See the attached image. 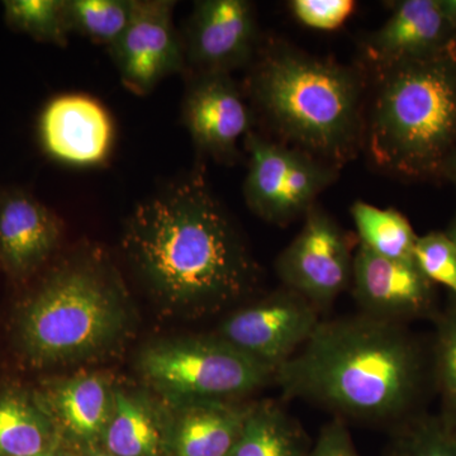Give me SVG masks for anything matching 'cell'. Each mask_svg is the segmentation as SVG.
<instances>
[{
  "instance_id": "obj_1",
  "label": "cell",
  "mask_w": 456,
  "mask_h": 456,
  "mask_svg": "<svg viewBox=\"0 0 456 456\" xmlns=\"http://www.w3.org/2000/svg\"><path fill=\"white\" fill-rule=\"evenodd\" d=\"M203 163L165 183L123 224L128 265L156 305L182 317L217 314L250 296L261 270Z\"/></svg>"
},
{
  "instance_id": "obj_2",
  "label": "cell",
  "mask_w": 456,
  "mask_h": 456,
  "mask_svg": "<svg viewBox=\"0 0 456 456\" xmlns=\"http://www.w3.org/2000/svg\"><path fill=\"white\" fill-rule=\"evenodd\" d=\"M419 380V350L401 325L362 314L321 320L274 373L285 398L311 402L344 421L371 424L406 415Z\"/></svg>"
},
{
  "instance_id": "obj_3",
  "label": "cell",
  "mask_w": 456,
  "mask_h": 456,
  "mask_svg": "<svg viewBox=\"0 0 456 456\" xmlns=\"http://www.w3.org/2000/svg\"><path fill=\"white\" fill-rule=\"evenodd\" d=\"M134 303L103 248L77 246L51 265L18 305L17 351L33 368L106 356L134 329Z\"/></svg>"
},
{
  "instance_id": "obj_4",
  "label": "cell",
  "mask_w": 456,
  "mask_h": 456,
  "mask_svg": "<svg viewBox=\"0 0 456 456\" xmlns=\"http://www.w3.org/2000/svg\"><path fill=\"white\" fill-rule=\"evenodd\" d=\"M248 92L275 141L338 170L362 149L365 77L284 44L257 49Z\"/></svg>"
},
{
  "instance_id": "obj_5",
  "label": "cell",
  "mask_w": 456,
  "mask_h": 456,
  "mask_svg": "<svg viewBox=\"0 0 456 456\" xmlns=\"http://www.w3.org/2000/svg\"><path fill=\"white\" fill-rule=\"evenodd\" d=\"M373 68L362 140L371 164L395 178L444 175L456 151V45Z\"/></svg>"
},
{
  "instance_id": "obj_6",
  "label": "cell",
  "mask_w": 456,
  "mask_h": 456,
  "mask_svg": "<svg viewBox=\"0 0 456 456\" xmlns=\"http://www.w3.org/2000/svg\"><path fill=\"white\" fill-rule=\"evenodd\" d=\"M137 368L170 404L230 401L274 382L275 373L218 335L151 342L141 350Z\"/></svg>"
},
{
  "instance_id": "obj_7",
  "label": "cell",
  "mask_w": 456,
  "mask_h": 456,
  "mask_svg": "<svg viewBox=\"0 0 456 456\" xmlns=\"http://www.w3.org/2000/svg\"><path fill=\"white\" fill-rule=\"evenodd\" d=\"M245 147V202L270 224L283 226L307 215L316 198L338 178L334 167L256 132H248Z\"/></svg>"
},
{
  "instance_id": "obj_8",
  "label": "cell",
  "mask_w": 456,
  "mask_h": 456,
  "mask_svg": "<svg viewBox=\"0 0 456 456\" xmlns=\"http://www.w3.org/2000/svg\"><path fill=\"white\" fill-rule=\"evenodd\" d=\"M305 217L298 235L279 255L275 269L285 289L321 312L351 287L354 256L349 237L329 213L314 204Z\"/></svg>"
},
{
  "instance_id": "obj_9",
  "label": "cell",
  "mask_w": 456,
  "mask_h": 456,
  "mask_svg": "<svg viewBox=\"0 0 456 456\" xmlns=\"http://www.w3.org/2000/svg\"><path fill=\"white\" fill-rule=\"evenodd\" d=\"M175 2L134 0L127 28L108 49L123 86L147 95L174 74H187L182 33L174 23Z\"/></svg>"
},
{
  "instance_id": "obj_10",
  "label": "cell",
  "mask_w": 456,
  "mask_h": 456,
  "mask_svg": "<svg viewBox=\"0 0 456 456\" xmlns=\"http://www.w3.org/2000/svg\"><path fill=\"white\" fill-rule=\"evenodd\" d=\"M320 322V311L312 303L284 288L232 312L217 335L275 371L301 349Z\"/></svg>"
},
{
  "instance_id": "obj_11",
  "label": "cell",
  "mask_w": 456,
  "mask_h": 456,
  "mask_svg": "<svg viewBox=\"0 0 456 456\" xmlns=\"http://www.w3.org/2000/svg\"><path fill=\"white\" fill-rule=\"evenodd\" d=\"M187 74H231L250 66L257 23L248 0H200L182 35Z\"/></svg>"
},
{
  "instance_id": "obj_12",
  "label": "cell",
  "mask_w": 456,
  "mask_h": 456,
  "mask_svg": "<svg viewBox=\"0 0 456 456\" xmlns=\"http://www.w3.org/2000/svg\"><path fill=\"white\" fill-rule=\"evenodd\" d=\"M250 108L231 74L189 75L182 121L200 158L235 163L251 128Z\"/></svg>"
},
{
  "instance_id": "obj_13",
  "label": "cell",
  "mask_w": 456,
  "mask_h": 456,
  "mask_svg": "<svg viewBox=\"0 0 456 456\" xmlns=\"http://www.w3.org/2000/svg\"><path fill=\"white\" fill-rule=\"evenodd\" d=\"M41 145L57 163L77 169L101 167L110 158L114 125L106 107L86 94L51 99L38 123Z\"/></svg>"
},
{
  "instance_id": "obj_14",
  "label": "cell",
  "mask_w": 456,
  "mask_h": 456,
  "mask_svg": "<svg viewBox=\"0 0 456 456\" xmlns=\"http://www.w3.org/2000/svg\"><path fill=\"white\" fill-rule=\"evenodd\" d=\"M64 233L61 218L29 191H0V268L26 281L47 265Z\"/></svg>"
},
{
  "instance_id": "obj_15",
  "label": "cell",
  "mask_w": 456,
  "mask_h": 456,
  "mask_svg": "<svg viewBox=\"0 0 456 456\" xmlns=\"http://www.w3.org/2000/svg\"><path fill=\"white\" fill-rule=\"evenodd\" d=\"M350 288L362 314L392 322L421 314L431 302V281L416 261L386 259L362 245Z\"/></svg>"
},
{
  "instance_id": "obj_16",
  "label": "cell",
  "mask_w": 456,
  "mask_h": 456,
  "mask_svg": "<svg viewBox=\"0 0 456 456\" xmlns=\"http://www.w3.org/2000/svg\"><path fill=\"white\" fill-rule=\"evenodd\" d=\"M66 448H97L112 413L116 384L107 375L57 378L38 389Z\"/></svg>"
},
{
  "instance_id": "obj_17",
  "label": "cell",
  "mask_w": 456,
  "mask_h": 456,
  "mask_svg": "<svg viewBox=\"0 0 456 456\" xmlns=\"http://www.w3.org/2000/svg\"><path fill=\"white\" fill-rule=\"evenodd\" d=\"M455 35L444 20L439 0H404L368 38L365 53L373 66L425 59L454 46Z\"/></svg>"
},
{
  "instance_id": "obj_18",
  "label": "cell",
  "mask_w": 456,
  "mask_h": 456,
  "mask_svg": "<svg viewBox=\"0 0 456 456\" xmlns=\"http://www.w3.org/2000/svg\"><path fill=\"white\" fill-rule=\"evenodd\" d=\"M248 410L228 401L171 404L167 456H230Z\"/></svg>"
},
{
  "instance_id": "obj_19",
  "label": "cell",
  "mask_w": 456,
  "mask_h": 456,
  "mask_svg": "<svg viewBox=\"0 0 456 456\" xmlns=\"http://www.w3.org/2000/svg\"><path fill=\"white\" fill-rule=\"evenodd\" d=\"M170 408L147 393L116 386L99 448L114 456H167Z\"/></svg>"
},
{
  "instance_id": "obj_20",
  "label": "cell",
  "mask_w": 456,
  "mask_h": 456,
  "mask_svg": "<svg viewBox=\"0 0 456 456\" xmlns=\"http://www.w3.org/2000/svg\"><path fill=\"white\" fill-rule=\"evenodd\" d=\"M64 446L37 392L0 391V456H35Z\"/></svg>"
},
{
  "instance_id": "obj_21",
  "label": "cell",
  "mask_w": 456,
  "mask_h": 456,
  "mask_svg": "<svg viewBox=\"0 0 456 456\" xmlns=\"http://www.w3.org/2000/svg\"><path fill=\"white\" fill-rule=\"evenodd\" d=\"M305 432L274 401L250 404L244 428L230 456H305Z\"/></svg>"
},
{
  "instance_id": "obj_22",
  "label": "cell",
  "mask_w": 456,
  "mask_h": 456,
  "mask_svg": "<svg viewBox=\"0 0 456 456\" xmlns=\"http://www.w3.org/2000/svg\"><path fill=\"white\" fill-rule=\"evenodd\" d=\"M360 244L378 256L415 261L417 240L407 218L393 208H379L358 200L350 209Z\"/></svg>"
},
{
  "instance_id": "obj_23",
  "label": "cell",
  "mask_w": 456,
  "mask_h": 456,
  "mask_svg": "<svg viewBox=\"0 0 456 456\" xmlns=\"http://www.w3.org/2000/svg\"><path fill=\"white\" fill-rule=\"evenodd\" d=\"M134 0H66L69 28L110 49L130 23Z\"/></svg>"
},
{
  "instance_id": "obj_24",
  "label": "cell",
  "mask_w": 456,
  "mask_h": 456,
  "mask_svg": "<svg viewBox=\"0 0 456 456\" xmlns=\"http://www.w3.org/2000/svg\"><path fill=\"white\" fill-rule=\"evenodd\" d=\"M3 8L9 28L44 44L68 45L71 32L66 0H5Z\"/></svg>"
},
{
  "instance_id": "obj_25",
  "label": "cell",
  "mask_w": 456,
  "mask_h": 456,
  "mask_svg": "<svg viewBox=\"0 0 456 456\" xmlns=\"http://www.w3.org/2000/svg\"><path fill=\"white\" fill-rule=\"evenodd\" d=\"M386 456H456V422L422 419L402 426Z\"/></svg>"
},
{
  "instance_id": "obj_26",
  "label": "cell",
  "mask_w": 456,
  "mask_h": 456,
  "mask_svg": "<svg viewBox=\"0 0 456 456\" xmlns=\"http://www.w3.org/2000/svg\"><path fill=\"white\" fill-rule=\"evenodd\" d=\"M415 261L428 281L444 285L456 294V248L448 235L432 232L419 237Z\"/></svg>"
},
{
  "instance_id": "obj_27",
  "label": "cell",
  "mask_w": 456,
  "mask_h": 456,
  "mask_svg": "<svg viewBox=\"0 0 456 456\" xmlns=\"http://www.w3.org/2000/svg\"><path fill=\"white\" fill-rule=\"evenodd\" d=\"M293 16L308 28L335 31L351 17L356 8L353 0H293Z\"/></svg>"
},
{
  "instance_id": "obj_28",
  "label": "cell",
  "mask_w": 456,
  "mask_h": 456,
  "mask_svg": "<svg viewBox=\"0 0 456 456\" xmlns=\"http://www.w3.org/2000/svg\"><path fill=\"white\" fill-rule=\"evenodd\" d=\"M305 456H360L351 439L346 421L338 417L327 422Z\"/></svg>"
},
{
  "instance_id": "obj_29",
  "label": "cell",
  "mask_w": 456,
  "mask_h": 456,
  "mask_svg": "<svg viewBox=\"0 0 456 456\" xmlns=\"http://www.w3.org/2000/svg\"><path fill=\"white\" fill-rule=\"evenodd\" d=\"M437 354L441 379L456 408V317L441 329Z\"/></svg>"
},
{
  "instance_id": "obj_30",
  "label": "cell",
  "mask_w": 456,
  "mask_h": 456,
  "mask_svg": "<svg viewBox=\"0 0 456 456\" xmlns=\"http://www.w3.org/2000/svg\"><path fill=\"white\" fill-rule=\"evenodd\" d=\"M444 20L456 32V0H439Z\"/></svg>"
},
{
  "instance_id": "obj_31",
  "label": "cell",
  "mask_w": 456,
  "mask_h": 456,
  "mask_svg": "<svg viewBox=\"0 0 456 456\" xmlns=\"http://www.w3.org/2000/svg\"><path fill=\"white\" fill-rule=\"evenodd\" d=\"M64 456H114L99 448L70 449L64 446Z\"/></svg>"
},
{
  "instance_id": "obj_32",
  "label": "cell",
  "mask_w": 456,
  "mask_h": 456,
  "mask_svg": "<svg viewBox=\"0 0 456 456\" xmlns=\"http://www.w3.org/2000/svg\"><path fill=\"white\" fill-rule=\"evenodd\" d=\"M444 175L456 179V151L450 158L448 165H446L445 174Z\"/></svg>"
},
{
  "instance_id": "obj_33",
  "label": "cell",
  "mask_w": 456,
  "mask_h": 456,
  "mask_svg": "<svg viewBox=\"0 0 456 456\" xmlns=\"http://www.w3.org/2000/svg\"><path fill=\"white\" fill-rule=\"evenodd\" d=\"M35 456H64V446L60 449L53 450V452H45V454Z\"/></svg>"
},
{
  "instance_id": "obj_34",
  "label": "cell",
  "mask_w": 456,
  "mask_h": 456,
  "mask_svg": "<svg viewBox=\"0 0 456 456\" xmlns=\"http://www.w3.org/2000/svg\"><path fill=\"white\" fill-rule=\"evenodd\" d=\"M450 237V240H452V244H454L456 248V221L454 224V226H452V231H450V233L448 235Z\"/></svg>"
}]
</instances>
